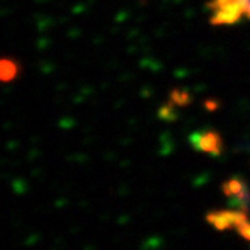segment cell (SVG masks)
<instances>
[{
    "mask_svg": "<svg viewBox=\"0 0 250 250\" xmlns=\"http://www.w3.org/2000/svg\"><path fill=\"white\" fill-rule=\"evenodd\" d=\"M127 19H128V12L121 11V12H118V14H116V17H115V21H116V23H122V21H125Z\"/></svg>",
    "mask_w": 250,
    "mask_h": 250,
    "instance_id": "cell-13",
    "label": "cell"
},
{
    "mask_svg": "<svg viewBox=\"0 0 250 250\" xmlns=\"http://www.w3.org/2000/svg\"><path fill=\"white\" fill-rule=\"evenodd\" d=\"M169 100L173 101L176 105H188L193 101L190 87H175L169 94Z\"/></svg>",
    "mask_w": 250,
    "mask_h": 250,
    "instance_id": "cell-3",
    "label": "cell"
},
{
    "mask_svg": "<svg viewBox=\"0 0 250 250\" xmlns=\"http://www.w3.org/2000/svg\"><path fill=\"white\" fill-rule=\"evenodd\" d=\"M151 94H154V89H152L149 84L140 89V97H142V98H149V97H151Z\"/></svg>",
    "mask_w": 250,
    "mask_h": 250,
    "instance_id": "cell-11",
    "label": "cell"
},
{
    "mask_svg": "<svg viewBox=\"0 0 250 250\" xmlns=\"http://www.w3.org/2000/svg\"><path fill=\"white\" fill-rule=\"evenodd\" d=\"M207 91V86L205 84H198V86H194V92H204Z\"/></svg>",
    "mask_w": 250,
    "mask_h": 250,
    "instance_id": "cell-17",
    "label": "cell"
},
{
    "mask_svg": "<svg viewBox=\"0 0 250 250\" xmlns=\"http://www.w3.org/2000/svg\"><path fill=\"white\" fill-rule=\"evenodd\" d=\"M204 105H205V109H207L208 112H214V110H217L219 107H220V101H219V100H216V98L207 100V101L204 103Z\"/></svg>",
    "mask_w": 250,
    "mask_h": 250,
    "instance_id": "cell-8",
    "label": "cell"
},
{
    "mask_svg": "<svg viewBox=\"0 0 250 250\" xmlns=\"http://www.w3.org/2000/svg\"><path fill=\"white\" fill-rule=\"evenodd\" d=\"M73 14H82V12H84L86 11V5L84 3H79V5H76V6H73Z\"/></svg>",
    "mask_w": 250,
    "mask_h": 250,
    "instance_id": "cell-15",
    "label": "cell"
},
{
    "mask_svg": "<svg viewBox=\"0 0 250 250\" xmlns=\"http://www.w3.org/2000/svg\"><path fill=\"white\" fill-rule=\"evenodd\" d=\"M173 76H175L176 79H184V77H187V76H188V69L178 68V69H175V71H173Z\"/></svg>",
    "mask_w": 250,
    "mask_h": 250,
    "instance_id": "cell-12",
    "label": "cell"
},
{
    "mask_svg": "<svg viewBox=\"0 0 250 250\" xmlns=\"http://www.w3.org/2000/svg\"><path fill=\"white\" fill-rule=\"evenodd\" d=\"M202 134H204V130L202 131H193L188 134V144L193 146L194 151H199V144H201Z\"/></svg>",
    "mask_w": 250,
    "mask_h": 250,
    "instance_id": "cell-5",
    "label": "cell"
},
{
    "mask_svg": "<svg viewBox=\"0 0 250 250\" xmlns=\"http://www.w3.org/2000/svg\"><path fill=\"white\" fill-rule=\"evenodd\" d=\"M20 71V65L17 61L11 59V58H3L2 59V71H0V77H2L3 82H12L17 74Z\"/></svg>",
    "mask_w": 250,
    "mask_h": 250,
    "instance_id": "cell-1",
    "label": "cell"
},
{
    "mask_svg": "<svg viewBox=\"0 0 250 250\" xmlns=\"http://www.w3.org/2000/svg\"><path fill=\"white\" fill-rule=\"evenodd\" d=\"M65 199H59V201H56V207H63L65 205Z\"/></svg>",
    "mask_w": 250,
    "mask_h": 250,
    "instance_id": "cell-22",
    "label": "cell"
},
{
    "mask_svg": "<svg viewBox=\"0 0 250 250\" xmlns=\"http://www.w3.org/2000/svg\"><path fill=\"white\" fill-rule=\"evenodd\" d=\"M40 69H41V73H44V74H50L51 71L55 69V65H53L51 62H41Z\"/></svg>",
    "mask_w": 250,
    "mask_h": 250,
    "instance_id": "cell-10",
    "label": "cell"
},
{
    "mask_svg": "<svg viewBox=\"0 0 250 250\" xmlns=\"http://www.w3.org/2000/svg\"><path fill=\"white\" fill-rule=\"evenodd\" d=\"M246 181L243 180V176L237 175L235 178H230V180L225 181L222 184V191L225 196H232V194H238L243 191V188L246 187Z\"/></svg>",
    "mask_w": 250,
    "mask_h": 250,
    "instance_id": "cell-4",
    "label": "cell"
},
{
    "mask_svg": "<svg viewBox=\"0 0 250 250\" xmlns=\"http://www.w3.org/2000/svg\"><path fill=\"white\" fill-rule=\"evenodd\" d=\"M37 45H38L40 50H44V48H47V47L50 45V40H48V38H40V40L37 41Z\"/></svg>",
    "mask_w": 250,
    "mask_h": 250,
    "instance_id": "cell-14",
    "label": "cell"
},
{
    "mask_svg": "<svg viewBox=\"0 0 250 250\" xmlns=\"http://www.w3.org/2000/svg\"><path fill=\"white\" fill-rule=\"evenodd\" d=\"M128 220H130V217H119V219H118V222H119L121 225H124V223H127Z\"/></svg>",
    "mask_w": 250,
    "mask_h": 250,
    "instance_id": "cell-21",
    "label": "cell"
},
{
    "mask_svg": "<svg viewBox=\"0 0 250 250\" xmlns=\"http://www.w3.org/2000/svg\"><path fill=\"white\" fill-rule=\"evenodd\" d=\"M244 15L247 17V20L250 21V3L247 5V8H246V12H244Z\"/></svg>",
    "mask_w": 250,
    "mask_h": 250,
    "instance_id": "cell-20",
    "label": "cell"
},
{
    "mask_svg": "<svg viewBox=\"0 0 250 250\" xmlns=\"http://www.w3.org/2000/svg\"><path fill=\"white\" fill-rule=\"evenodd\" d=\"M207 222H209L214 228H216L217 230H228L230 228H234V225H232L228 217L225 216L223 211H212V212H208L207 214Z\"/></svg>",
    "mask_w": 250,
    "mask_h": 250,
    "instance_id": "cell-2",
    "label": "cell"
},
{
    "mask_svg": "<svg viewBox=\"0 0 250 250\" xmlns=\"http://www.w3.org/2000/svg\"><path fill=\"white\" fill-rule=\"evenodd\" d=\"M80 35V29H71L68 30V38H77Z\"/></svg>",
    "mask_w": 250,
    "mask_h": 250,
    "instance_id": "cell-16",
    "label": "cell"
},
{
    "mask_svg": "<svg viewBox=\"0 0 250 250\" xmlns=\"http://www.w3.org/2000/svg\"><path fill=\"white\" fill-rule=\"evenodd\" d=\"M137 33H139V30H137V29H134V30H130V33H128V38H134Z\"/></svg>",
    "mask_w": 250,
    "mask_h": 250,
    "instance_id": "cell-19",
    "label": "cell"
},
{
    "mask_svg": "<svg viewBox=\"0 0 250 250\" xmlns=\"http://www.w3.org/2000/svg\"><path fill=\"white\" fill-rule=\"evenodd\" d=\"M76 125V121L73 118H62L59 121V127L63 128V130H69V128H73Z\"/></svg>",
    "mask_w": 250,
    "mask_h": 250,
    "instance_id": "cell-9",
    "label": "cell"
},
{
    "mask_svg": "<svg viewBox=\"0 0 250 250\" xmlns=\"http://www.w3.org/2000/svg\"><path fill=\"white\" fill-rule=\"evenodd\" d=\"M209 172H204V173H201L199 176H196V178H193V186L194 187H201V186H204L205 183H208L209 181Z\"/></svg>",
    "mask_w": 250,
    "mask_h": 250,
    "instance_id": "cell-7",
    "label": "cell"
},
{
    "mask_svg": "<svg viewBox=\"0 0 250 250\" xmlns=\"http://www.w3.org/2000/svg\"><path fill=\"white\" fill-rule=\"evenodd\" d=\"M35 241H38V235H32L30 240L26 241V244H32V243H35Z\"/></svg>",
    "mask_w": 250,
    "mask_h": 250,
    "instance_id": "cell-18",
    "label": "cell"
},
{
    "mask_svg": "<svg viewBox=\"0 0 250 250\" xmlns=\"http://www.w3.org/2000/svg\"><path fill=\"white\" fill-rule=\"evenodd\" d=\"M12 190L17 194H24L27 191V183L24 180H14L12 181Z\"/></svg>",
    "mask_w": 250,
    "mask_h": 250,
    "instance_id": "cell-6",
    "label": "cell"
}]
</instances>
